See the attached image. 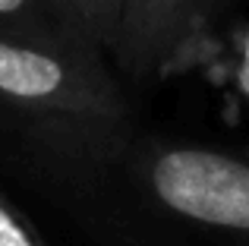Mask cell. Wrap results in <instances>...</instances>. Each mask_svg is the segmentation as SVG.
Returning a JSON list of instances; mask_svg holds the SVG:
<instances>
[{"label": "cell", "mask_w": 249, "mask_h": 246, "mask_svg": "<svg viewBox=\"0 0 249 246\" xmlns=\"http://www.w3.org/2000/svg\"><path fill=\"white\" fill-rule=\"evenodd\" d=\"M0 38L38 48H79L60 35V29L44 13L41 0H0Z\"/></svg>", "instance_id": "obj_5"}, {"label": "cell", "mask_w": 249, "mask_h": 246, "mask_svg": "<svg viewBox=\"0 0 249 246\" xmlns=\"http://www.w3.org/2000/svg\"><path fill=\"white\" fill-rule=\"evenodd\" d=\"M0 246H48L29 215L16 209L3 193H0Z\"/></svg>", "instance_id": "obj_6"}, {"label": "cell", "mask_w": 249, "mask_h": 246, "mask_svg": "<svg viewBox=\"0 0 249 246\" xmlns=\"http://www.w3.org/2000/svg\"><path fill=\"white\" fill-rule=\"evenodd\" d=\"M41 6L63 38L104 57L120 0H41Z\"/></svg>", "instance_id": "obj_4"}, {"label": "cell", "mask_w": 249, "mask_h": 246, "mask_svg": "<svg viewBox=\"0 0 249 246\" xmlns=\"http://www.w3.org/2000/svg\"><path fill=\"white\" fill-rule=\"evenodd\" d=\"M221 0H120L107 54L136 86L164 76L196 44Z\"/></svg>", "instance_id": "obj_3"}, {"label": "cell", "mask_w": 249, "mask_h": 246, "mask_svg": "<svg viewBox=\"0 0 249 246\" xmlns=\"http://www.w3.org/2000/svg\"><path fill=\"white\" fill-rule=\"evenodd\" d=\"M0 117L60 158L98 167L120 155L129 111L101 54L0 38Z\"/></svg>", "instance_id": "obj_1"}, {"label": "cell", "mask_w": 249, "mask_h": 246, "mask_svg": "<svg viewBox=\"0 0 249 246\" xmlns=\"http://www.w3.org/2000/svg\"><path fill=\"white\" fill-rule=\"evenodd\" d=\"M133 186L158 215L249 246V158L205 145H148L129 161Z\"/></svg>", "instance_id": "obj_2"}]
</instances>
